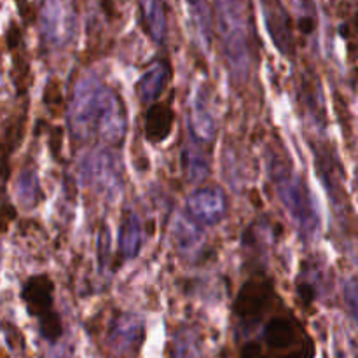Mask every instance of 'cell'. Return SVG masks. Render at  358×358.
I'll return each instance as SVG.
<instances>
[{
    "mask_svg": "<svg viewBox=\"0 0 358 358\" xmlns=\"http://www.w3.org/2000/svg\"><path fill=\"white\" fill-rule=\"evenodd\" d=\"M70 128L80 140L119 143L126 133V114L117 94L94 77H84L70 107Z\"/></svg>",
    "mask_w": 358,
    "mask_h": 358,
    "instance_id": "1",
    "label": "cell"
},
{
    "mask_svg": "<svg viewBox=\"0 0 358 358\" xmlns=\"http://www.w3.org/2000/svg\"><path fill=\"white\" fill-rule=\"evenodd\" d=\"M224 52L234 79L245 80L250 70V34L248 21L240 0H217Z\"/></svg>",
    "mask_w": 358,
    "mask_h": 358,
    "instance_id": "2",
    "label": "cell"
},
{
    "mask_svg": "<svg viewBox=\"0 0 358 358\" xmlns=\"http://www.w3.org/2000/svg\"><path fill=\"white\" fill-rule=\"evenodd\" d=\"M282 166V163H275L271 166L273 178L278 185L280 198L289 210L290 217L301 227V231H304L306 234H313L318 226V217L315 212L313 201H311L310 191L299 175L289 170L285 171Z\"/></svg>",
    "mask_w": 358,
    "mask_h": 358,
    "instance_id": "3",
    "label": "cell"
},
{
    "mask_svg": "<svg viewBox=\"0 0 358 358\" xmlns=\"http://www.w3.org/2000/svg\"><path fill=\"white\" fill-rule=\"evenodd\" d=\"M23 299L31 317L38 318L41 331L48 341L55 343L62 336L63 327L58 313L52 310V282L45 275L28 278L23 287Z\"/></svg>",
    "mask_w": 358,
    "mask_h": 358,
    "instance_id": "4",
    "label": "cell"
},
{
    "mask_svg": "<svg viewBox=\"0 0 358 358\" xmlns=\"http://www.w3.org/2000/svg\"><path fill=\"white\" fill-rule=\"evenodd\" d=\"M70 0H44L42 6V35L52 45H63L73 31V13Z\"/></svg>",
    "mask_w": 358,
    "mask_h": 358,
    "instance_id": "5",
    "label": "cell"
},
{
    "mask_svg": "<svg viewBox=\"0 0 358 358\" xmlns=\"http://www.w3.org/2000/svg\"><path fill=\"white\" fill-rule=\"evenodd\" d=\"M273 297V287L266 280H250L243 285L238 296L234 311L245 324H255L268 311Z\"/></svg>",
    "mask_w": 358,
    "mask_h": 358,
    "instance_id": "6",
    "label": "cell"
},
{
    "mask_svg": "<svg viewBox=\"0 0 358 358\" xmlns=\"http://www.w3.org/2000/svg\"><path fill=\"white\" fill-rule=\"evenodd\" d=\"M187 213L196 224H217L226 215V198L217 187L192 192L187 199Z\"/></svg>",
    "mask_w": 358,
    "mask_h": 358,
    "instance_id": "7",
    "label": "cell"
},
{
    "mask_svg": "<svg viewBox=\"0 0 358 358\" xmlns=\"http://www.w3.org/2000/svg\"><path fill=\"white\" fill-rule=\"evenodd\" d=\"M83 166L84 178L87 182H94L107 191H114L121 185V182H119V178H121L119 163L108 152L93 154L84 161Z\"/></svg>",
    "mask_w": 358,
    "mask_h": 358,
    "instance_id": "8",
    "label": "cell"
},
{
    "mask_svg": "<svg viewBox=\"0 0 358 358\" xmlns=\"http://www.w3.org/2000/svg\"><path fill=\"white\" fill-rule=\"evenodd\" d=\"M173 110L168 103H154L145 115V135L150 142H163L173 128Z\"/></svg>",
    "mask_w": 358,
    "mask_h": 358,
    "instance_id": "9",
    "label": "cell"
},
{
    "mask_svg": "<svg viewBox=\"0 0 358 358\" xmlns=\"http://www.w3.org/2000/svg\"><path fill=\"white\" fill-rule=\"evenodd\" d=\"M142 248V222L131 210L124 213L119 229V252L124 259H135Z\"/></svg>",
    "mask_w": 358,
    "mask_h": 358,
    "instance_id": "10",
    "label": "cell"
},
{
    "mask_svg": "<svg viewBox=\"0 0 358 358\" xmlns=\"http://www.w3.org/2000/svg\"><path fill=\"white\" fill-rule=\"evenodd\" d=\"M142 24L149 37L154 42L161 44L166 37V16L161 0H138Z\"/></svg>",
    "mask_w": 358,
    "mask_h": 358,
    "instance_id": "11",
    "label": "cell"
},
{
    "mask_svg": "<svg viewBox=\"0 0 358 358\" xmlns=\"http://www.w3.org/2000/svg\"><path fill=\"white\" fill-rule=\"evenodd\" d=\"M192 129L199 140L210 142L215 135V121H213L210 103L205 96V90L199 87L194 96V105H192Z\"/></svg>",
    "mask_w": 358,
    "mask_h": 358,
    "instance_id": "12",
    "label": "cell"
},
{
    "mask_svg": "<svg viewBox=\"0 0 358 358\" xmlns=\"http://www.w3.org/2000/svg\"><path fill=\"white\" fill-rule=\"evenodd\" d=\"M268 28L271 34L273 41H275L276 48L289 56L292 52V27H290V20L282 9L280 10H269L268 13Z\"/></svg>",
    "mask_w": 358,
    "mask_h": 358,
    "instance_id": "13",
    "label": "cell"
},
{
    "mask_svg": "<svg viewBox=\"0 0 358 358\" xmlns=\"http://www.w3.org/2000/svg\"><path fill=\"white\" fill-rule=\"evenodd\" d=\"M166 80V66L163 63L150 66L138 80V94L142 101H154L161 94Z\"/></svg>",
    "mask_w": 358,
    "mask_h": 358,
    "instance_id": "14",
    "label": "cell"
},
{
    "mask_svg": "<svg viewBox=\"0 0 358 358\" xmlns=\"http://www.w3.org/2000/svg\"><path fill=\"white\" fill-rule=\"evenodd\" d=\"M184 164L191 180H201L208 175V159L194 142L187 143V147H185Z\"/></svg>",
    "mask_w": 358,
    "mask_h": 358,
    "instance_id": "15",
    "label": "cell"
},
{
    "mask_svg": "<svg viewBox=\"0 0 358 358\" xmlns=\"http://www.w3.org/2000/svg\"><path fill=\"white\" fill-rule=\"evenodd\" d=\"M175 240H177L178 248H182L184 252L194 250L199 245V240H201V231L198 229V224L192 220L180 219L175 226Z\"/></svg>",
    "mask_w": 358,
    "mask_h": 358,
    "instance_id": "16",
    "label": "cell"
},
{
    "mask_svg": "<svg viewBox=\"0 0 358 358\" xmlns=\"http://www.w3.org/2000/svg\"><path fill=\"white\" fill-rule=\"evenodd\" d=\"M191 13L194 16L196 27H198L199 35L203 38V44L208 45L210 42V9L206 0H187Z\"/></svg>",
    "mask_w": 358,
    "mask_h": 358,
    "instance_id": "17",
    "label": "cell"
},
{
    "mask_svg": "<svg viewBox=\"0 0 358 358\" xmlns=\"http://www.w3.org/2000/svg\"><path fill=\"white\" fill-rule=\"evenodd\" d=\"M17 198L24 205H34L38 199V182L34 170H24L17 178Z\"/></svg>",
    "mask_w": 358,
    "mask_h": 358,
    "instance_id": "18",
    "label": "cell"
},
{
    "mask_svg": "<svg viewBox=\"0 0 358 358\" xmlns=\"http://www.w3.org/2000/svg\"><path fill=\"white\" fill-rule=\"evenodd\" d=\"M345 301L346 306H348L350 315H352L353 320L358 325V283L355 280H350L345 285Z\"/></svg>",
    "mask_w": 358,
    "mask_h": 358,
    "instance_id": "19",
    "label": "cell"
},
{
    "mask_svg": "<svg viewBox=\"0 0 358 358\" xmlns=\"http://www.w3.org/2000/svg\"><path fill=\"white\" fill-rule=\"evenodd\" d=\"M299 30L303 31V34H311V31L315 30L313 17H310V16L301 17V20H299Z\"/></svg>",
    "mask_w": 358,
    "mask_h": 358,
    "instance_id": "20",
    "label": "cell"
},
{
    "mask_svg": "<svg viewBox=\"0 0 358 358\" xmlns=\"http://www.w3.org/2000/svg\"><path fill=\"white\" fill-rule=\"evenodd\" d=\"M264 2H269V0H264Z\"/></svg>",
    "mask_w": 358,
    "mask_h": 358,
    "instance_id": "21",
    "label": "cell"
}]
</instances>
